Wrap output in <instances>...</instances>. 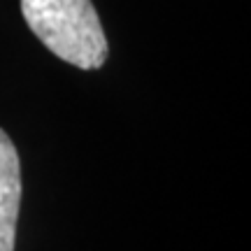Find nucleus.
<instances>
[{"instance_id":"nucleus-2","label":"nucleus","mask_w":251,"mask_h":251,"mask_svg":"<svg viewBox=\"0 0 251 251\" xmlns=\"http://www.w3.org/2000/svg\"><path fill=\"white\" fill-rule=\"evenodd\" d=\"M21 209V161L14 142L0 128V251H14Z\"/></svg>"},{"instance_id":"nucleus-1","label":"nucleus","mask_w":251,"mask_h":251,"mask_svg":"<svg viewBox=\"0 0 251 251\" xmlns=\"http://www.w3.org/2000/svg\"><path fill=\"white\" fill-rule=\"evenodd\" d=\"M28 28L42 45L79 70H98L109 47L91 0H21Z\"/></svg>"}]
</instances>
